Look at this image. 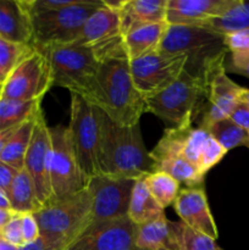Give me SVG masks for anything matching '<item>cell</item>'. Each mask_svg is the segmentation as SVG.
Segmentation results:
<instances>
[{
	"label": "cell",
	"mask_w": 249,
	"mask_h": 250,
	"mask_svg": "<svg viewBox=\"0 0 249 250\" xmlns=\"http://www.w3.org/2000/svg\"><path fill=\"white\" fill-rule=\"evenodd\" d=\"M21 229L23 244L31 243L41 236L38 222L34 217V214H21Z\"/></svg>",
	"instance_id": "38"
},
{
	"label": "cell",
	"mask_w": 249,
	"mask_h": 250,
	"mask_svg": "<svg viewBox=\"0 0 249 250\" xmlns=\"http://www.w3.org/2000/svg\"><path fill=\"white\" fill-rule=\"evenodd\" d=\"M0 250H17V247L12 246V244L0 239Z\"/></svg>",
	"instance_id": "45"
},
{
	"label": "cell",
	"mask_w": 249,
	"mask_h": 250,
	"mask_svg": "<svg viewBox=\"0 0 249 250\" xmlns=\"http://www.w3.org/2000/svg\"><path fill=\"white\" fill-rule=\"evenodd\" d=\"M32 37L31 16L22 0H0V38L32 46Z\"/></svg>",
	"instance_id": "21"
},
{
	"label": "cell",
	"mask_w": 249,
	"mask_h": 250,
	"mask_svg": "<svg viewBox=\"0 0 249 250\" xmlns=\"http://www.w3.org/2000/svg\"><path fill=\"white\" fill-rule=\"evenodd\" d=\"M134 183L136 180L133 178L107 175H98L90 178L87 182L93 200L89 227L127 216Z\"/></svg>",
	"instance_id": "11"
},
{
	"label": "cell",
	"mask_w": 249,
	"mask_h": 250,
	"mask_svg": "<svg viewBox=\"0 0 249 250\" xmlns=\"http://www.w3.org/2000/svg\"><path fill=\"white\" fill-rule=\"evenodd\" d=\"M178 250H224L216 243V239L190 229L182 221H171Z\"/></svg>",
	"instance_id": "32"
},
{
	"label": "cell",
	"mask_w": 249,
	"mask_h": 250,
	"mask_svg": "<svg viewBox=\"0 0 249 250\" xmlns=\"http://www.w3.org/2000/svg\"><path fill=\"white\" fill-rule=\"evenodd\" d=\"M37 114L17 127L0 156V160L19 171L23 170L24 159H26L27 150H28L29 143H31Z\"/></svg>",
	"instance_id": "26"
},
{
	"label": "cell",
	"mask_w": 249,
	"mask_h": 250,
	"mask_svg": "<svg viewBox=\"0 0 249 250\" xmlns=\"http://www.w3.org/2000/svg\"><path fill=\"white\" fill-rule=\"evenodd\" d=\"M187 56L166 55L159 51L129 61L132 80L144 95L155 94L172 84L185 70Z\"/></svg>",
	"instance_id": "12"
},
{
	"label": "cell",
	"mask_w": 249,
	"mask_h": 250,
	"mask_svg": "<svg viewBox=\"0 0 249 250\" xmlns=\"http://www.w3.org/2000/svg\"><path fill=\"white\" fill-rule=\"evenodd\" d=\"M225 70L249 78V51L231 53L229 59L225 60Z\"/></svg>",
	"instance_id": "36"
},
{
	"label": "cell",
	"mask_w": 249,
	"mask_h": 250,
	"mask_svg": "<svg viewBox=\"0 0 249 250\" xmlns=\"http://www.w3.org/2000/svg\"><path fill=\"white\" fill-rule=\"evenodd\" d=\"M241 0H167L166 22L182 26H203L224 16Z\"/></svg>",
	"instance_id": "16"
},
{
	"label": "cell",
	"mask_w": 249,
	"mask_h": 250,
	"mask_svg": "<svg viewBox=\"0 0 249 250\" xmlns=\"http://www.w3.org/2000/svg\"><path fill=\"white\" fill-rule=\"evenodd\" d=\"M210 136L226 151L232 150L237 146H249V133L234 124L229 117L222 119L212 124L208 128Z\"/></svg>",
	"instance_id": "30"
},
{
	"label": "cell",
	"mask_w": 249,
	"mask_h": 250,
	"mask_svg": "<svg viewBox=\"0 0 249 250\" xmlns=\"http://www.w3.org/2000/svg\"><path fill=\"white\" fill-rule=\"evenodd\" d=\"M159 53L187 56L185 71L205 78L212 66L226 59L228 51L225 36L207 27L168 24Z\"/></svg>",
	"instance_id": "3"
},
{
	"label": "cell",
	"mask_w": 249,
	"mask_h": 250,
	"mask_svg": "<svg viewBox=\"0 0 249 250\" xmlns=\"http://www.w3.org/2000/svg\"><path fill=\"white\" fill-rule=\"evenodd\" d=\"M156 171L167 173L180 185H186L187 187H198L204 185L205 176L185 158L168 159L158 165H154L151 172Z\"/></svg>",
	"instance_id": "28"
},
{
	"label": "cell",
	"mask_w": 249,
	"mask_h": 250,
	"mask_svg": "<svg viewBox=\"0 0 249 250\" xmlns=\"http://www.w3.org/2000/svg\"><path fill=\"white\" fill-rule=\"evenodd\" d=\"M51 138L42 109L37 114L31 143L24 159L23 168L33 182L37 198L42 207L53 199L50 185Z\"/></svg>",
	"instance_id": "13"
},
{
	"label": "cell",
	"mask_w": 249,
	"mask_h": 250,
	"mask_svg": "<svg viewBox=\"0 0 249 250\" xmlns=\"http://www.w3.org/2000/svg\"><path fill=\"white\" fill-rule=\"evenodd\" d=\"M207 92L205 78L183 70L180 77L167 88L144 97L145 112H151L172 127L189 120L195 121L207 102Z\"/></svg>",
	"instance_id": "4"
},
{
	"label": "cell",
	"mask_w": 249,
	"mask_h": 250,
	"mask_svg": "<svg viewBox=\"0 0 249 250\" xmlns=\"http://www.w3.org/2000/svg\"><path fill=\"white\" fill-rule=\"evenodd\" d=\"M121 34L119 12L103 1L102 6L95 10L83 24L73 43L78 45L95 46Z\"/></svg>",
	"instance_id": "20"
},
{
	"label": "cell",
	"mask_w": 249,
	"mask_h": 250,
	"mask_svg": "<svg viewBox=\"0 0 249 250\" xmlns=\"http://www.w3.org/2000/svg\"><path fill=\"white\" fill-rule=\"evenodd\" d=\"M48 58L53 84L87 97L99 68V61L90 46L70 43L41 51Z\"/></svg>",
	"instance_id": "7"
},
{
	"label": "cell",
	"mask_w": 249,
	"mask_h": 250,
	"mask_svg": "<svg viewBox=\"0 0 249 250\" xmlns=\"http://www.w3.org/2000/svg\"><path fill=\"white\" fill-rule=\"evenodd\" d=\"M68 243L61 239L51 238L46 236H39L36 241L19 247L17 250H66Z\"/></svg>",
	"instance_id": "37"
},
{
	"label": "cell",
	"mask_w": 249,
	"mask_h": 250,
	"mask_svg": "<svg viewBox=\"0 0 249 250\" xmlns=\"http://www.w3.org/2000/svg\"><path fill=\"white\" fill-rule=\"evenodd\" d=\"M181 153L186 160L205 176L208 171L225 158L227 151L210 136L209 132L193 127V122H189L183 133Z\"/></svg>",
	"instance_id": "18"
},
{
	"label": "cell",
	"mask_w": 249,
	"mask_h": 250,
	"mask_svg": "<svg viewBox=\"0 0 249 250\" xmlns=\"http://www.w3.org/2000/svg\"><path fill=\"white\" fill-rule=\"evenodd\" d=\"M173 209L185 225L198 232L217 239L219 231L210 211L204 185L180 189Z\"/></svg>",
	"instance_id": "17"
},
{
	"label": "cell",
	"mask_w": 249,
	"mask_h": 250,
	"mask_svg": "<svg viewBox=\"0 0 249 250\" xmlns=\"http://www.w3.org/2000/svg\"><path fill=\"white\" fill-rule=\"evenodd\" d=\"M225 45L229 53L249 51V29H241L225 34Z\"/></svg>",
	"instance_id": "35"
},
{
	"label": "cell",
	"mask_w": 249,
	"mask_h": 250,
	"mask_svg": "<svg viewBox=\"0 0 249 250\" xmlns=\"http://www.w3.org/2000/svg\"><path fill=\"white\" fill-rule=\"evenodd\" d=\"M6 78H7L6 73H5L4 71H2V68L0 67V83H4L5 81H6Z\"/></svg>",
	"instance_id": "46"
},
{
	"label": "cell",
	"mask_w": 249,
	"mask_h": 250,
	"mask_svg": "<svg viewBox=\"0 0 249 250\" xmlns=\"http://www.w3.org/2000/svg\"><path fill=\"white\" fill-rule=\"evenodd\" d=\"M239 102L243 103V104L249 109V89H247V88H243V89H242L241 94H239Z\"/></svg>",
	"instance_id": "44"
},
{
	"label": "cell",
	"mask_w": 249,
	"mask_h": 250,
	"mask_svg": "<svg viewBox=\"0 0 249 250\" xmlns=\"http://www.w3.org/2000/svg\"><path fill=\"white\" fill-rule=\"evenodd\" d=\"M2 88H4V83H0V99L2 97Z\"/></svg>",
	"instance_id": "47"
},
{
	"label": "cell",
	"mask_w": 249,
	"mask_h": 250,
	"mask_svg": "<svg viewBox=\"0 0 249 250\" xmlns=\"http://www.w3.org/2000/svg\"><path fill=\"white\" fill-rule=\"evenodd\" d=\"M99 165L102 175L138 178L151 172L153 160L139 124L120 126L100 110Z\"/></svg>",
	"instance_id": "2"
},
{
	"label": "cell",
	"mask_w": 249,
	"mask_h": 250,
	"mask_svg": "<svg viewBox=\"0 0 249 250\" xmlns=\"http://www.w3.org/2000/svg\"><path fill=\"white\" fill-rule=\"evenodd\" d=\"M144 183L154 199L159 203L164 210L170 205H173L178 193H180V183L165 172H150L143 177Z\"/></svg>",
	"instance_id": "29"
},
{
	"label": "cell",
	"mask_w": 249,
	"mask_h": 250,
	"mask_svg": "<svg viewBox=\"0 0 249 250\" xmlns=\"http://www.w3.org/2000/svg\"><path fill=\"white\" fill-rule=\"evenodd\" d=\"M51 87H54L53 72L48 58L34 49L7 76L1 98L17 102H42Z\"/></svg>",
	"instance_id": "10"
},
{
	"label": "cell",
	"mask_w": 249,
	"mask_h": 250,
	"mask_svg": "<svg viewBox=\"0 0 249 250\" xmlns=\"http://www.w3.org/2000/svg\"><path fill=\"white\" fill-rule=\"evenodd\" d=\"M103 1L119 12L122 36L138 27L166 21L167 0H121V1L103 0Z\"/></svg>",
	"instance_id": "19"
},
{
	"label": "cell",
	"mask_w": 249,
	"mask_h": 250,
	"mask_svg": "<svg viewBox=\"0 0 249 250\" xmlns=\"http://www.w3.org/2000/svg\"><path fill=\"white\" fill-rule=\"evenodd\" d=\"M84 99L120 126L139 124V117L145 112L144 95L134 85L127 58L100 62Z\"/></svg>",
	"instance_id": "1"
},
{
	"label": "cell",
	"mask_w": 249,
	"mask_h": 250,
	"mask_svg": "<svg viewBox=\"0 0 249 250\" xmlns=\"http://www.w3.org/2000/svg\"><path fill=\"white\" fill-rule=\"evenodd\" d=\"M0 209L2 210H11L10 209V203L7 199V195L2 190H0Z\"/></svg>",
	"instance_id": "43"
},
{
	"label": "cell",
	"mask_w": 249,
	"mask_h": 250,
	"mask_svg": "<svg viewBox=\"0 0 249 250\" xmlns=\"http://www.w3.org/2000/svg\"><path fill=\"white\" fill-rule=\"evenodd\" d=\"M137 232L138 226L124 216L88 227L66 250H139Z\"/></svg>",
	"instance_id": "15"
},
{
	"label": "cell",
	"mask_w": 249,
	"mask_h": 250,
	"mask_svg": "<svg viewBox=\"0 0 249 250\" xmlns=\"http://www.w3.org/2000/svg\"><path fill=\"white\" fill-rule=\"evenodd\" d=\"M6 195L10 209L16 214H34L43 208L37 198L33 182L24 168L19 171Z\"/></svg>",
	"instance_id": "25"
},
{
	"label": "cell",
	"mask_w": 249,
	"mask_h": 250,
	"mask_svg": "<svg viewBox=\"0 0 249 250\" xmlns=\"http://www.w3.org/2000/svg\"><path fill=\"white\" fill-rule=\"evenodd\" d=\"M136 246L139 250H178L171 221L163 217L138 226Z\"/></svg>",
	"instance_id": "23"
},
{
	"label": "cell",
	"mask_w": 249,
	"mask_h": 250,
	"mask_svg": "<svg viewBox=\"0 0 249 250\" xmlns=\"http://www.w3.org/2000/svg\"><path fill=\"white\" fill-rule=\"evenodd\" d=\"M42 102H17L0 99V132L15 128L37 114Z\"/></svg>",
	"instance_id": "27"
},
{
	"label": "cell",
	"mask_w": 249,
	"mask_h": 250,
	"mask_svg": "<svg viewBox=\"0 0 249 250\" xmlns=\"http://www.w3.org/2000/svg\"><path fill=\"white\" fill-rule=\"evenodd\" d=\"M0 239L12 244L15 247L23 246V238H22V229H21V214L15 212L14 216L11 217L6 226L0 233Z\"/></svg>",
	"instance_id": "34"
},
{
	"label": "cell",
	"mask_w": 249,
	"mask_h": 250,
	"mask_svg": "<svg viewBox=\"0 0 249 250\" xmlns=\"http://www.w3.org/2000/svg\"><path fill=\"white\" fill-rule=\"evenodd\" d=\"M102 5L103 0H81L58 11L29 15L33 33L32 46L44 51L51 46L73 43L85 21Z\"/></svg>",
	"instance_id": "6"
},
{
	"label": "cell",
	"mask_w": 249,
	"mask_h": 250,
	"mask_svg": "<svg viewBox=\"0 0 249 250\" xmlns=\"http://www.w3.org/2000/svg\"><path fill=\"white\" fill-rule=\"evenodd\" d=\"M17 127H15V128H10V129H6V131H2L0 132V156H1L2 151H4L5 146H6L7 142H9V139L11 138V136L14 134V132L16 131Z\"/></svg>",
	"instance_id": "41"
},
{
	"label": "cell",
	"mask_w": 249,
	"mask_h": 250,
	"mask_svg": "<svg viewBox=\"0 0 249 250\" xmlns=\"http://www.w3.org/2000/svg\"><path fill=\"white\" fill-rule=\"evenodd\" d=\"M205 80L208 83L207 102L198 117V127L208 131L212 124L229 116L239 102L243 87L228 78L225 70V60L212 66Z\"/></svg>",
	"instance_id": "14"
},
{
	"label": "cell",
	"mask_w": 249,
	"mask_h": 250,
	"mask_svg": "<svg viewBox=\"0 0 249 250\" xmlns=\"http://www.w3.org/2000/svg\"><path fill=\"white\" fill-rule=\"evenodd\" d=\"M167 26L166 21L158 22L138 27L124 34V42L128 60H136L144 55L159 51Z\"/></svg>",
	"instance_id": "22"
},
{
	"label": "cell",
	"mask_w": 249,
	"mask_h": 250,
	"mask_svg": "<svg viewBox=\"0 0 249 250\" xmlns=\"http://www.w3.org/2000/svg\"><path fill=\"white\" fill-rule=\"evenodd\" d=\"M49 132L51 138L50 185L53 202L82 190L87 186V181L78 165L67 127H49Z\"/></svg>",
	"instance_id": "9"
},
{
	"label": "cell",
	"mask_w": 249,
	"mask_h": 250,
	"mask_svg": "<svg viewBox=\"0 0 249 250\" xmlns=\"http://www.w3.org/2000/svg\"><path fill=\"white\" fill-rule=\"evenodd\" d=\"M15 212L11 211V210H2L0 209V233L4 229V227L6 226L7 222L11 220V217L14 216Z\"/></svg>",
	"instance_id": "42"
},
{
	"label": "cell",
	"mask_w": 249,
	"mask_h": 250,
	"mask_svg": "<svg viewBox=\"0 0 249 250\" xmlns=\"http://www.w3.org/2000/svg\"><path fill=\"white\" fill-rule=\"evenodd\" d=\"M228 117L234 124H237L241 128H243L244 131H247L249 133V109L243 103H237V105L232 110Z\"/></svg>",
	"instance_id": "39"
},
{
	"label": "cell",
	"mask_w": 249,
	"mask_h": 250,
	"mask_svg": "<svg viewBox=\"0 0 249 250\" xmlns=\"http://www.w3.org/2000/svg\"><path fill=\"white\" fill-rule=\"evenodd\" d=\"M248 148H249V146H248Z\"/></svg>",
	"instance_id": "48"
},
{
	"label": "cell",
	"mask_w": 249,
	"mask_h": 250,
	"mask_svg": "<svg viewBox=\"0 0 249 250\" xmlns=\"http://www.w3.org/2000/svg\"><path fill=\"white\" fill-rule=\"evenodd\" d=\"M165 215V210L154 199L146 188L143 177L136 180L128 207V219L137 226L158 220Z\"/></svg>",
	"instance_id": "24"
},
{
	"label": "cell",
	"mask_w": 249,
	"mask_h": 250,
	"mask_svg": "<svg viewBox=\"0 0 249 250\" xmlns=\"http://www.w3.org/2000/svg\"><path fill=\"white\" fill-rule=\"evenodd\" d=\"M33 51L34 48L29 45H22L0 38V67L9 76L14 68Z\"/></svg>",
	"instance_id": "33"
},
{
	"label": "cell",
	"mask_w": 249,
	"mask_h": 250,
	"mask_svg": "<svg viewBox=\"0 0 249 250\" xmlns=\"http://www.w3.org/2000/svg\"><path fill=\"white\" fill-rule=\"evenodd\" d=\"M202 27H207L222 36L241 29H249V0H241L238 5L226 15L211 20Z\"/></svg>",
	"instance_id": "31"
},
{
	"label": "cell",
	"mask_w": 249,
	"mask_h": 250,
	"mask_svg": "<svg viewBox=\"0 0 249 250\" xmlns=\"http://www.w3.org/2000/svg\"><path fill=\"white\" fill-rule=\"evenodd\" d=\"M93 200L87 186L82 190L56 199L34 212L41 236L61 239L70 246L92 222Z\"/></svg>",
	"instance_id": "5"
},
{
	"label": "cell",
	"mask_w": 249,
	"mask_h": 250,
	"mask_svg": "<svg viewBox=\"0 0 249 250\" xmlns=\"http://www.w3.org/2000/svg\"><path fill=\"white\" fill-rule=\"evenodd\" d=\"M17 173H19V170L0 160V190H2L5 194L9 190L11 183L14 182Z\"/></svg>",
	"instance_id": "40"
},
{
	"label": "cell",
	"mask_w": 249,
	"mask_h": 250,
	"mask_svg": "<svg viewBox=\"0 0 249 250\" xmlns=\"http://www.w3.org/2000/svg\"><path fill=\"white\" fill-rule=\"evenodd\" d=\"M71 142L85 181L102 175L99 165L100 109L81 95L71 93L68 125Z\"/></svg>",
	"instance_id": "8"
}]
</instances>
